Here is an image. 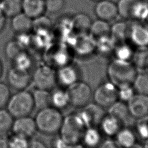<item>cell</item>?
I'll use <instances>...</instances> for the list:
<instances>
[{
    "label": "cell",
    "instance_id": "1",
    "mask_svg": "<svg viewBox=\"0 0 148 148\" xmlns=\"http://www.w3.org/2000/svg\"><path fill=\"white\" fill-rule=\"evenodd\" d=\"M64 116L61 110L52 106L38 110L34 120L38 131L46 135L58 134Z\"/></svg>",
    "mask_w": 148,
    "mask_h": 148
},
{
    "label": "cell",
    "instance_id": "2",
    "mask_svg": "<svg viewBox=\"0 0 148 148\" xmlns=\"http://www.w3.org/2000/svg\"><path fill=\"white\" fill-rule=\"evenodd\" d=\"M106 72L109 81L117 87L132 84L137 75L136 68L131 61L116 58L108 64Z\"/></svg>",
    "mask_w": 148,
    "mask_h": 148
},
{
    "label": "cell",
    "instance_id": "3",
    "mask_svg": "<svg viewBox=\"0 0 148 148\" xmlns=\"http://www.w3.org/2000/svg\"><path fill=\"white\" fill-rule=\"evenodd\" d=\"M86 127L78 113L69 114L64 117L59 135L70 146L81 143Z\"/></svg>",
    "mask_w": 148,
    "mask_h": 148
},
{
    "label": "cell",
    "instance_id": "4",
    "mask_svg": "<svg viewBox=\"0 0 148 148\" xmlns=\"http://www.w3.org/2000/svg\"><path fill=\"white\" fill-rule=\"evenodd\" d=\"M6 109L14 118L29 116L35 109L32 92L22 90L11 95Z\"/></svg>",
    "mask_w": 148,
    "mask_h": 148
},
{
    "label": "cell",
    "instance_id": "5",
    "mask_svg": "<svg viewBox=\"0 0 148 148\" xmlns=\"http://www.w3.org/2000/svg\"><path fill=\"white\" fill-rule=\"evenodd\" d=\"M118 14L126 20L141 21L148 11V3L145 0H118Z\"/></svg>",
    "mask_w": 148,
    "mask_h": 148
},
{
    "label": "cell",
    "instance_id": "6",
    "mask_svg": "<svg viewBox=\"0 0 148 148\" xmlns=\"http://www.w3.org/2000/svg\"><path fill=\"white\" fill-rule=\"evenodd\" d=\"M56 71L49 64L38 65L31 73V84L35 88L51 91L57 84Z\"/></svg>",
    "mask_w": 148,
    "mask_h": 148
},
{
    "label": "cell",
    "instance_id": "7",
    "mask_svg": "<svg viewBox=\"0 0 148 148\" xmlns=\"http://www.w3.org/2000/svg\"><path fill=\"white\" fill-rule=\"evenodd\" d=\"M70 105L76 108H82L88 103L92 97V90L88 84L80 80L66 88Z\"/></svg>",
    "mask_w": 148,
    "mask_h": 148
},
{
    "label": "cell",
    "instance_id": "8",
    "mask_svg": "<svg viewBox=\"0 0 148 148\" xmlns=\"http://www.w3.org/2000/svg\"><path fill=\"white\" fill-rule=\"evenodd\" d=\"M94 102L102 108H109L119 100L118 88L110 82L99 85L92 94Z\"/></svg>",
    "mask_w": 148,
    "mask_h": 148
},
{
    "label": "cell",
    "instance_id": "9",
    "mask_svg": "<svg viewBox=\"0 0 148 148\" xmlns=\"http://www.w3.org/2000/svg\"><path fill=\"white\" fill-rule=\"evenodd\" d=\"M57 84L65 88L80 80L81 73L78 66L69 62L58 67L56 71Z\"/></svg>",
    "mask_w": 148,
    "mask_h": 148
},
{
    "label": "cell",
    "instance_id": "10",
    "mask_svg": "<svg viewBox=\"0 0 148 148\" xmlns=\"http://www.w3.org/2000/svg\"><path fill=\"white\" fill-rule=\"evenodd\" d=\"M78 112L87 127H98L105 115L104 108L94 103H88Z\"/></svg>",
    "mask_w": 148,
    "mask_h": 148
},
{
    "label": "cell",
    "instance_id": "11",
    "mask_svg": "<svg viewBox=\"0 0 148 148\" xmlns=\"http://www.w3.org/2000/svg\"><path fill=\"white\" fill-rule=\"evenodd\" d=\"M6 80L9 87L16 91L25 90L31 84V73L12 66L7 72Z\"/></svg>",
    "mask_w": 148,
    "mask_h": 148
},
{
    "label": "cell",
    "instance_id": "12",
    "mask_svg": "<svg viewBox=\"0 0 148 148\" xmlns=\"http://www.w3.org/2000/svg\"><path fill=\"white\" fill-rule=\"evenodd\" d=\"M128 39L138 48L148 47V27L140 21L131 23Z\"/></svg>",
    "mask_w": 148,
    "mask_h": 148
},
{
    "label": "cell",
    "instance_id": "13",
    "mask_svg": "<svg viewBox=\"0 0 148 148\" xmlns=\"http://www.w3.org/2000/svg\"><path fill=\"white\" fill-rule=\"evenodd\" d=\"M37 131L34 118L30 116L14 119L11 129L12 132L31 139Z\"/></svg>",
    "mask_w": 148,
    "mask_h": 148
},
{
    "label": "cell",
    "instance_id": "14",
    "mask_svg": "<svg viewBox=\"0 0 148 148\" xmlns=\"http://www.w3.org/2000/svg\"><path fill=\"white\" fill-rule=\"evenodd\" d=\"M94 13L97 18L108 22L114 20L119 16L117 4L111 0H101L97 2Z\"/></svg>",
    "mask_w": 148,
    "mask_h": 148
},
{
    "label": "cell",
    "instance_id": "15",
    "mask_svg": "<svg viewBox=\"0 0 148 148\" xmlns=\"http://www.w3.org/2000/svg\"><path fill=\"white\" fill-rule=\"evenodd\" d=\"M131 116L139 119L148 116V95L135 94L127 103Z\"/></svg>",
    "mask_w": 148,
    "mask_h": 148
},
{
    "label": "cell",
    "instance_id": "16",
    "mask_svg": "<svg viewBox=\"0 0 148 148\" xmlns=\"http://www.w3.org/2000/svg\"><path fill=\"white\" fill-rule=\"evenodd\" d=\"M45 11V0H22V12L33 20L43 15Z\"/></svg>",
    "mask_w": 148,
    "mask_h": 148
},
{
    "label": "cell",
    "instance_id": "17",
    "mask_svg": "<svg viewBox=\"0 0 148 148\" xmlns=\"http://www.w3.org/2000/svg\"><path fill=\"white\" fill-rule=\"evenodd\" d=\"M51 106L58 110H62L70 105L69 97L66 88H54L50 91Z\"/></svg>",
    "mask_w": 148,
    "mask_h": 148
},
{
    "label": "cell",
    "instance_id": "18",
    "mask_svg": "<svg viewBox=\"0 0 148 148\" xmlns=\"http://www.w3.org/2000/svg\"><path fill=\"white\" fill-rule=\"evenodd\" d=\"M11 27L17 34H26L32 28L33 19L21 12L12 17Z\"/></svg>",
    "mask_w": 148,
    "mask_h": 148
},
{
    "label": "cell",
    "instance_id": "19",
    "mask_svg": "<svg viewBox=\"0 0 148 148\" xmlns=\"http://www.w3.org/2000/svg\"><path fill=\"white\" fill-rule=\"evenodd\" d=\"M76 42V51L80 55L86 56L96 51V40L89 34L77 35Z\"/></svg>",
    "mask_w": 148,
    "mask_h": 148
},
{
    "label": "cell",
    "instance_id": "20",
    "mask_svg": "<svg viewBox=\"0 0 148 148\" xmlns=\"http://www.w3.org/2000/svg\"><path fill=\"white\" fill-rule=\"evenodd\" d=\"M98 127L102 134L109 137H114L122 128L123 124L118 120L107 114L103 117Z\"/></svg>",
    "mask_w": 148,
    "mask_h": 148
},
{
    "label": "cell",
    "instance_id": "21",
    "mask_svg": "<svg viewBox=\"0 0 148 148\" xmlns=\"http://www.w3.org/2000/svg\"><path fill=\"white\" fill-rule=\"evenodd\" d=\"M130 24L127 21H117L111 25L110 36L115 44L127 42L128 39Z\"/></svg>",
    "mask_w": 148,
    "mask_h": 148
},
{
    "label": "cell",
    "instance_id": "22",
    "mask_svg": "<svg viewBox=\"0 0 148 148\" xmlns=\"http://www.w3.org/2000/svg\"><path fill=\"white\" fill-rule=\"evenodd\" d=\"M102 133L97 127H87L82 136L81 143L85 148H97L101 143Z\"/></svg>",
    "mask_w": 148,
    "mask_h": 148
},
{
    "label": "cell",
    "instance_id": "23",
    "mask_svg": "<svg viewBox=\"0 0 148 148\" xmlns=\"http://www.w3.org/2000/svg\"><path fill=\"white\" fill-rule=\"evenodd\" d=\"M92 21V20L87 14L78 13L72 18V28L77 35L89 33Z\"/></svg>",
    "mask_w": 148,
    "mask_h": 148
},
{
    "label": "cell",
    "instance_id": "24",
    "mask_svg": "<svg viewBox=\"0 0 148 148\" xmlns=\"http://www.w3.org/2000/svg\"><path fill=\"white\" fill-rule=\"evenodd\" d=\"M108 114L118 120L123 125L131 115L127 103L119 100L109 107Z\"/></svg>",
    "mask_w": 148,
    "mask_h": 148
},
{
    "label": "cell",
    "instance_id": "25",
    "mask_svg": "<svg viewBox=\"0 0 148 148\" xmlns=\"http://www.w3.org/2000/svg\"><path fill=\"white\" fill-rule=\"evenodd\" d=\"M111 25L109 22L99 18L92 21L89 34L95 39L109 36L110 34Z\"/></svg>",
    "mask_w": 148,
    "mask_h": 148
},
{
    "label": "cell",
    "instance_id": "26",
    "mask_svg": "<svg viewBox=\"0 0 148 148\" xmlns=\"http://www.w3.org/2000/svg\"><path fill=\"white\" fill-rule=\"evenodd\" d=\"M116 142L121 148H128L136 143L135 132L128 128H121L115 136Z\"/></svg>",
    "mask_w": 148,
    "mask_h": 148
},
{
    "label": "cell",
    "instance_id": "27",
    "mask_svg": "<svg viewBox=\"0 0 148 148\" xmlns=\"http://www.w3.org/2000/svg\"><path fill=\"white\" fill-rule=\"evenodd\" d=\"M35 109L40 110L51 106L50 91L35 88L32 92Z\"/></svg>",
    "mask_w": 148,
    "mask_h": 148
},
{
    "label": "cell",
    "instance_id": "28",
    "mask_svg": "<svg viewBox=\"0 0 148 148\" xmlns=\"http://www.w3.org/2000/svg\"><path fill=\"white\" fill-rule=\"evenodd\" d=\"M11 61L12 66L25 71L30 72L34 65L32 56L24 50L18 54Z\"/></svg>",
    "mask_w": 148,
    "mask_h": 148
},
{
    "label": "cell",
    "instance_id": "29",
    "mask_svg": "<svg viewBox=\"0 0 148 148\" xmlns=\"http://www.w3.org/2000/svg\"><path fill=\"white\" fill-rule=\"evenodd\" d=\"M0 9L6 17H12L22 12V0H1Z\"/></svg>",
    "mask_w": 148,
    "mask_h": 148
},
{
    "label": "cell",
    "instance_id": "30",
    "mask_svg": "<svg viewBox=\"0 0 148 148\" xmlns=\"http://www.w3.org/2000/svg\"><path fill=\"white\" fill-rule=\"evenodd\" d=\"M134 51L131 46L125 42L116 44L113 53L116 59L132 62Z\"/></svg>",
    "mask_w": 148,
    "mask_h": 148
},
{
    "label": "cell",
    "instance_id": "31",
    "mask_svg": "<svg viewBox=\"0 0 148 148\" xmlns=\"http://www.w3.org/2000/svg\"><path fill=\"white\" fill-rule=\"evenodd\" d=\"M132 62L136 68L147 69L148 64V47L138 48L134 51Z\"/></svg>",
    "mask_w": 148,
    "mask_h": 148
},
{
    "label": "cell",
    "instance_id": "32",
    "mask_svg": "<svg viewBox=\"0 0 148 148\" xmlns=\"http://www.w3.org/2000/svg\"><path fill=\"white\" fill-rule=\"evenodd\" d=\"M132 86L136 94L148 95V75L145 73H137Z\"/></svg>",
    "mask_w": 148,
    "mask_h": 148
},
{
    "label": "cell",
    "instance_id": "33",
    "mask_svg": "<svg viewBox=\"0 0 148 148\" xmlns=\"http://www.w3.org/2000/svg\"><path fill=\"white\" fill-rule=\"evenodd\" d=\"M14 119L6 108L0 109V134L11 131Z\"/></svg>",
    "mask_w": 148,
    "mask_h": 148
},
{
    "label": "cell",
    "instance_id": "34",
    "mask_svg": "<svg viewBox=\"0 0 148 148\" xmlns=\"http://www.w3.org/2000/svg\"><path fill=\"white\" fill-rule=\"evenodd\" d=\"M7 139L9 148H28L31 139L13 132L7 137Z\"/></svg>",
    "mask_w": 148,
    "mask_h": 148
},
{
    "label": "cell",
    "instance_id": "35",
    "mask_svg": "<svg viewBox=\"0 0 148 148\" xmlns=\"http://www.w3.org/2000/svg\"><path fill=\"white\" fill-rule=\"evenodd\" d=\"M24 50L22 45L16 40L8 42L5 47V56L9 60L12 61L18 54Z\"/></svg>",
    "mask_w": 148,
    "mask_h": 148
},
{
    "label": "cell",
    "instance_id": "36",
    "mask_svg": "<svg viewBox=\"0 0 148 148\" xmlns=\"http://www.w3.org/2000/svg\"><path fill=\"white\" fill-rule=\"evenodd\" d=\"M138 119L135 125V134L146 140L148 139V116Z\"/></svg>",
    "mask_w": 148,
    "mask_h": 148
},
{
    "label": "cell",
    "instance_id": "37",
    "mask_svg": "<svg viewBox=\"0 0 148 148\" xmlns=\"http://www.w3.org/2000/svg\"><path fill=\"white\" fill-rule=\"evenodd\" d=\"M119 100L127 103L136 94L132 84L117 87Z\"/></svg>",
    "mask_w": 148,
    "mask_h": 148
},
{
    "label": "cell",
    "instance_id": "38",
    "mask_svg": "<svg viewBox=\"0 0 148 148\" xmlns=\"http://www.w3.org/2000/svg\"><path fill=\"white\" fill-rule=\"evenodd\" d=\"M10 95V90L8 84L0 82V109L6 108Z\"/></svg>",
    "mask_w": 148,
    "mask_h": 148
},
{
    "label": "cell",
    "instance_id": "39",
    "mask_svg": "<svg viewBox=\"0 0 148 148\" xmlns=\"http://www.w3.org/2000/svg\"><path fill=\"white\" fill-rule=\"evenodd\" d=\"M45 9L51 13L60 12L65 4V0H45Z\"/></svg>",
    "mask_w": 148,
    "mask_h": 148
},
{
    "label": "cell",
    "instance_id": "40",
    "mask_svg": "<svg viewBox=\"0 0 148 148\" xmlns=\"http://www.w3.org/2000/svg\"><path fill=\"white\" fill-rule=\"evenodd\" d=\"M55 138L51 143L52 148H67L69 146L60 135Z\"/></svg>",
    "mask_w": 148,
    "mask_h": 148
},
{
    "label": "cell",
    "instance_id": "41",
    "mask_svg": "<svg viewBox=\"0 0 148 148\" xmlns=\"http://www.w3.org/2000/svg\"><path fill=\"white\" fill-rule=\"evenodd\" d=\"M98 148H121L116 140L112 139H106L101 142Z\"/></svg>",
    "mask_w": 148,
    "mask_h": 148
},
{
    "label": "cell",
    "instance_id": "42",
    "mask_svg": "<svg viewBox=\"0 0 148 148\" xmlns=\"http://www.w3.org/2000/svg\"><path fill=\"white\" fill-rule=\"evenodd\" d=\"M28 148H48L47 145L42 140L39 139H30Z\"/></svg>",
    "mask_w": 148,
    "mask_h": 148
},
{
    "label": "cell",
    "instance_id": "43",
    "mask_svg": "<svg viewBox=\"0 0 148 148\" xmlns=\"http://www.w3.org/2000/svg\"><path fill=\"white\" fill-rule=\"evenodd\" d=\"M6 17L2 12L1 9H0V32L2 31L4 28L5 24H6Z\"/></svg>",
    "mask_w": 148,
    "mask_h": 148
},
{
    "label": "cell",
    "instance_id": "44",
    "mask_svg": "<svg viewBox=\"0 0 148 148\" xmlns=\"http://www.w3.org/2000/svg\"><path fill=\"white\" fill-rule=\"evenodd\" d=\"M0 148H9L7 138L0 137Z\"/></svg>",
    "mask_w": 148,
    "mask_h": 148
},
{
    "label": "cell",
    "instance_id": "45",
    "mask_svg": "<svg viewBox=\"0 0 148 148\" xmlns=\"http://www.w3.org/2000/svg\"><path fill=\"white\" fill-rule=\"evenodd\" d=\"M141 22H142L145 25H146L148 27V11L146 14L145 16L144 17V18H143V20L141 21Z\"/></svg>",
    "mask_w": 148,
    "mask_h": 148
},
{
    "label": "cell",
    "instance_id": "46",
    "mask_svg": "<svg viewBox=\"0 0 148 148\" xmlns=\"http://www.w3.org/2000/svg\"><path fill=\"white\" fill-rule=\"evenodd\" d=\"M3 72V65L2 62L0 59V77L2 76Z\"/></svg>",
    "mask_w": 148,
    "mask_h": 148
},
{
    "label": "cell",
    "instance_id": "47",
    "mask_svg": "<svg viewBox=\"0 0 148 148\" xmlns=\"http://www.w3.org/2000/svg\"><path fill=\"white\" fill-rule=\"evenodd\" d=\"M128 148H143V145H141L136 142L135 145H134L133 146H132L131 147H128Z\"/></svg>",
    "mask_w": 148,
    "mask_h": 148
},
{
    "label": "cell",
    "instance_id": "48",
    "mask_svg": "<svg viewBox=\"0 0 148 148\" xmlns=\"http://www.w3.org/2000/svg\"><path fill=\"white\" fill-rule=\"evenodd\" d=\"M143 148H148V139L145 140L144 145H143Z\"/></svg>",
    "mask_w": 148,
    "mask_h": 148
},
{
    "label": "cell",
    "instance_id": "49",
    "mask_svg": "<svg viewBox=\"0 0 148 148\" xmlns=\"http://www.w3.org/2000/svg\"><path fill=\"white\" fill-rule=\"evenodd\" d=\"M92 1H95V2H98V1H101V0H92Z\"/></svg>",
    "mask_w": 148,
    "mask_h": 148
},
{
    "label": "cell",
    "instance_id": "50",
    "mask_svg": "<svg viewBox=\"0 0 148 148\" xmlns=\"http://www.w3.org/2000/svg\"><path fill=\"white\" fill-rule=\"evenodd\" d=\"M147 69H148V64H147Z\"/></svg>",
    "mask_w": 148,
    "mask_h": 148
}]
</instances>
